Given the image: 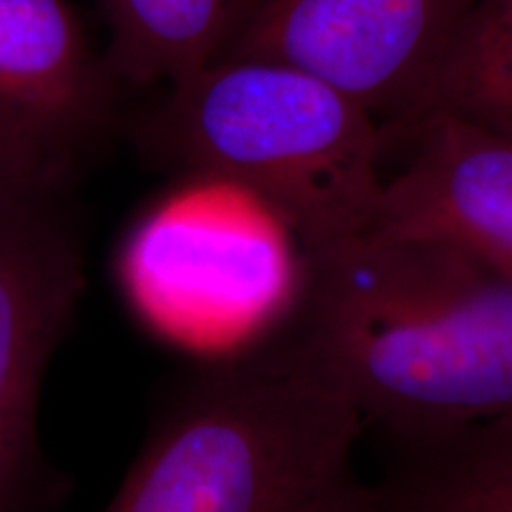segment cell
I'll return each instance as SVG.
<instances>
[{
  "label": "cell",
  "instance_id": "6da1fadb",
  "mask_svg": "<svg viewBox=\"0 0 512 512\" xmlns=\"http://www.w3.org/2000/svg\"><path fill=\"white\" fill-rule=\"evenodd\" d=\"M273 328L392 439L512 415V266L370 228L299 254Z\"/></svg>",
  "mask_w": 512,
  "mask_h": 512
},
{
  "label": "cell",
  "instance_id": "7a4b0ae2",
  "mask_svg": "<svg viewBox=\"0 0 512 512\" xmlns=\"http://www.w3.org/2000/svg\"><path fill=\"white\" fill-rule=\"evenodd\" d=\"M366 420L273 328L171 389L102 512H370Z\"/></svg>",
  "mask_w": 512,
  "mask_h": 512
},
{
  "label": "cell",
  "instance_id": "3957f363",
  "mask_svg": "<svg viewBox=\"0 0 512 512\" xmlns=\"http://www.w3.org/2000/svg\"><path fill=\"white\" fill-rule=\"evenodd\" d=\"M124 133L166 174L252 197L299 254L366 233L380 211L389 152L382 124L287 64L211 60L126 117Z\"/></svg>",
  "mask_w": 512,
  "mask_h": 512
},
{
  "label": "cell",
  "instance_id": "277c9868",
  "mask_svg": "<svg viewBox=\"0 0 512 512\" xmlns=\"http://www.w3.org/2000/svg\"><path fill=\"white\" fill-rule=\"evenodd\" d=\"M64 197L0 188V512H57L69 494L41 437L48 370L86 287Z\"/></svg>",
  "mask_w": 512,
  "mask_h": 512
},
{
  "label": "cell",
  "instance_id": "5b68a950",
  "mask_svg": "<svg viewBox=\"0 0 512 512\" xmlns=\"http://www.w3.org/2000/svg\"><path fill=\"white\" fill-rule=\"evenodd\" d=\"M475 3L228 0L211 60L252 57L302 69L392 131L418 112L434 69Z\"/></svg>",
  "mask_w": 512,
  "mask_h": 512
},
{
  "label": "cell",
  "instance_id": "8992f818",
  "mask_svg": "<svg viewBox=\"0 0 512 512\" xmlns=\"http://www.w3.org/2000/svg\"><path fill=\"white\" fill-rule=\"evenodd\" d=\"M121 88L69 0H0V188L67 195L124 133Z\"/></svg>",
  "mask_w": 512,
  "mask_h": 512
},
{
  "label": "cell",
  "instance_id": "52a82bcc",
  "mask_svg": "<svg viewBox=\"0 0 512 512\" xmlns=\"http://www.w3.org/2000/svg\"><path fill=\"white\" fill-rule=\"evenodd\" d=\"M384 136L408 155L384 176L370 228L439 235L512 266V138L446 114Z\"/></svg>",
  "mask_w": 512,
  "mask_h": 512
},
{
  "label": "cell",
  "instance_id": "ba28073f",
  "mask_svg": "<svg viewBox=\"0 0 512 512\" xmlns=\"http://www.w3.org/2000/svg\"><path fill=\"white\" fill-rule=\"evenodd\" d=\"M392 441L370 512H512V415Z\"/></svg>",
  "mask_w": 512,
  "mask_h": 512
},
{
  "label": "cell",
  "instance_id": "9c48e42d",
  "mask_svg": "<svg viewBox=\"0 0 512 512\" xmlns=\"http://www.w3.org/2000/svg\"><path fill=\"white\" fill-rule=\"evenodd\" d=\"M105 57L121 86L174 83L207 64L219 46L228 0H100Z\"/></svg>",
  "mask_w": 512,
  "mask_h": 512
},
{
  "label": "cell",
  "instance_id": "30bf717a",
  "mask_svg": "<svg viewBox=\"0 0 512 512\" xmlns=\"http://www.w3.org/2000/svg\"><path fill=\"white\" fill-rule=\"evenodd\" d=\"M425 114L512 138V0H477L467 12L406 124Z\"/></svg>",
  "mask_w": 512,
  "mask_h": 512
}]
</instances>
